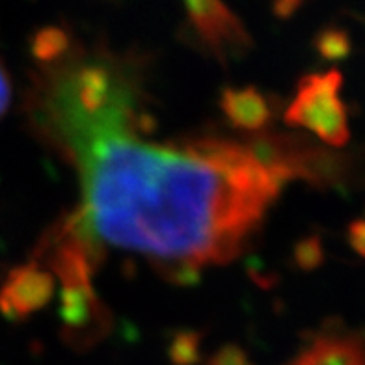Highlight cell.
<instances>
[{
    "instance_id": "1",
    "label": "cell",
    "mask_w": 365,
    "mask_h": 365,
    "mask_svg": "<svg viewBox=\"0 0 365 365\" xmlns=\"http://www.w3.org/2000/svg\"><path fill=\"white\" fill-rule=\"evenodd\" d=\"M69 159L84 194L78 230L187 278L235 259L293 179L261 149L217 138L153 144L138 129L91 140Z\"/></svg>"
},
{
    "instance_id": "2",
    "label": "cell",
    "mask_w": 365,
    "mask_h": 365,
    "mask_svg": "<svg viewBox=\"0 0 365 365\" xmlns=\"http://www.w3.org/2000/svg\"><path fill=\"white\" fill-rule=\"evenodd\" d=\"M32 101V121L71 157L110 133L138 129V88L121 63L108 58H69L48 66Z\"/></svg>"
},
{
    "instance_id": "3",
    "label": "cell",
    "mask_w": 365,
    "mask_h": 365,
    "mask_svg": "<svg viewBox=\"0 0 365 365\" xmlns=\"http://www.w3.org/2000/svg\"><path fill=\"white\" fill-rule=\"evenodd\" d=\"M93 250V245L78 235L69 220L51 255L53 276L62 282L60 315L71 345L88 346L97 341L108 327V315L91 287Z\"/></svg>"
},
{
    "instance_id": "4",
    "label": "cell",
    "mask_w": 365,
    "mask_h": 365,
    "mask_svg": "<svg viewBox=\"0 0 365 365\" xmlns=\"http://www.w3.org/2000/svg\"><path fill=\"white\" fill-rule=\"evenodd\" d=\"M341 82L337 69L304 77L285 110V123L308 129L334 148L345 145L351 138V129L346 108L339 99Z\"/></svg>"
},
{
    "instance_id": "5",
    "label": "cell",
    "mask_w": 365,
    "mask_h": 365,
    "mask_svg": "<svg viewBox=\"0 0 365 365\" xmlns=\"http://www.w3.org/2000/svg\"><path fill=\"white\" fill-rule=\"evenodd\" d=\"M187 14L200 41L220 60L245 54L252 45L245 24L220 2L192 0L187 4Z\"/></svg>"
},
{
    "instance_id": "6",
    "label": "cell",
    "mask_w": 365,
    "mask_h": 365,
    "mask_svg": "<svg viewBox=\"0 0 365 365\" xmlns=\"http://www.w3.org/2000/svg\"><path fill=\"white\" fill-rule=\"evenodd\" d=\"M54 285L53 272L38 264L17 267L0 287V313L10 321L30 317L51 302Z\"/></svg>"
},
{
    "instance_id": "7",
    "label": "cell",
    "mask_w": 365,
    "mask_h": 365,
    "mask_svg": "<svg viewBox=\"0 0 365 365\" xmlns=\"http://www.w3.org/2000/svg\"><path fill=\"white\" fill-rule=\"evenodd\" d=\"M285 365H365V328L324 327Z\"/></svg>"
},
{
    "instance_id": "8",
    "label": "cell",
    "mask_w": 365,
    "mask_h": 365,
    "mask_svg": "<svg viewBox=\"0 0 365 365\" xmlns=\"http://www.w3.org/2000/svg\"><path fill=\"white\" fill-rule=\"evenodd\" d=\"M222 112L242 130H261L270 120V105L259 90L252 86L227 88L220 97Z\"/></svg>"
},
{
    "instance_id": "9",
    "label": "cell",
    "mask_w": 365,
    "mask_h": 365,
    "mask_svg": "<svg viewBox=\"0 0 365 365\" xmlns=\"http://www.w3.org/2000/svg\"><path fill=\"white\" fill-rule=\"evenodd\" d=\"M69 34L66 30L48 26V29L39 30L32 41V53H34L38 62H43L47 66L62 62L69 54Z\"/></svg>"
},
{
    "instance_id": "10",
    "label": "cell",
    "mask_w": 365,
    "mask_h": 365,
    "mask_svg": "<svg viewBox=\"0 0 365 365\" xmlns=\"http://www.w3.org/2000/svg\"><path fill=\"white\" fill-rule=\"evenodd\" d=\"M200 341L196 331H179L170 345V360L173 365H194L200 361Z\"/></svg>"
},
{
    "instance_id": "11",
    "label": "cell",
    "mask_w": 365,
    "mask_h": 365,
    "mask_svg": "<svg viewBox=\"0 0 365 365\" xmlns=\"http://www.w3.org/2000/svg\"><path fill=\"white\" fill-rule=\"evenodd\" d=\"M315 47L319 54L327 60H341L351 53V39L343 30L327 29L315 38Z\"/></svg>"
},
{
    "instance_id": "12",
    "label": "cell",
    "mask_w": 365,
    "mask_h": 365,
    "mask_svg": "<svg viewBox=\"0 0 365 365\" xmlns=\"http://www.w3.org/2000/svg\"><path fill=\"white\" fill-rule=\"evenodd\" d=\"M294 259L297 263L302 267V269H313L317 267L322 259V250L321 242L317 239L304 240L297 246V252H294Z\"/></svg>"
},
{
    "instance_id": "13",
    "label": "cell",
    "mask_w": 365,
    "mask_h": 365,
    "mask_svg": "<svg viewBox=\"0 0 365 365\" xmlns=\"http://www.w3.org/2000/svg\"><path fill=\"white\" fill-rule=\"evenodd\" d=\"M207 365H248L246 364V352L237 345L222 346L217 354L212 356Z\"/></svg>"
},
{
    "instance_id": "14",
    "label": "cell",
    "mask_w": 365,
    "mask_h": 365,
    "mask_svg": "<svg viewBox=\"0 0 365 365\" xmlns=\"http://www.w3.org/2000/svg\"><path fill=\"white\" fill-rule=\"evenodd\" d=\"M349 242L356 254L365 257V220H354L349 226Z\"/></svg>"
},
{
    "instance_id": "15",
    "label": "cell",
    "mask_w": 365,
    "mask_h": 365,
    "mask_svg": "<svg viewBox=\"0 0 365 365\" xmlns=\"http://www.w3.org/2000/svg\"><path fill=\"white\" fill-rule=\"evenodd\" d=\"M10 81H8V75H6L4 68H2V63H0V118L4 115L6 108L10 105Z\"/></svg>"
},
{
    "instance_id": "16",
    "label": "cell",
    "mask_w": 365,
    "mask_h": 365,
    "mask_svg": "<svg viewBox=\"0 0 365 365\" xmlns=\"http://www.w3.org/2000/svg\"><path fill=\"white\" fill-rule=\"evenodd\" d=\"M298 6H300V2H279V4L274 6V11L279 17H289V15H293Z\"/></svg>"
}]
</instances>
